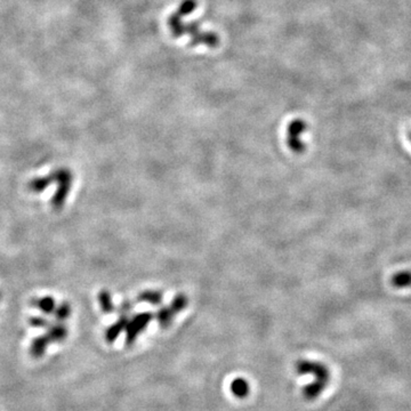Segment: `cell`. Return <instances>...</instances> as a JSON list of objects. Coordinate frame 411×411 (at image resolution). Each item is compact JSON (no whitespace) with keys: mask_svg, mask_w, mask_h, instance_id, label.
Here are the masks:
<instances>
[{"mask_svg":"<svg viewBox=\"0 0 411 411\" xmlns=\"http://www.w3.org/2000/svg\"><path fill=\"white\" fill-rule=\"evenodd\" d=\"M391 282L395 288H400V289L411 287V271L398 272L392 276Z\"/></svg>","mask_w":411,"mask_h":411,"instance_id":"obj_6","label":"cell"},{"mask_svg":"<svg viewBox=\"0 0 411 411\" xmlns=\"http://www.w3.org/2000/svg\"><path fill=\"white\" fill-rule=\"evenodd\" d=\"M34 302H36L34 305L39 307L42 312L46 314H51L55 311V302H54V299L52 297H44L37 299V301Z\"/></svg>","mask_w":411,"mask_h":411,"instance_id":"obj_10","label":"cell"},{"mask_svg":"<svg viewBox=\"0 0 411 411\" xmlns=\"http://www.w3.org/2000/svg\"><path fill=\"white\" fill-rule=\"evenodd\" d=\"M70 312H71V309H70V305L68 304V303H63L62 305L57 307L55 310V316L56 319L59 321H63L67 319L69 316H70Z\"/></svg>","mask_w":411,"mask_h":411,"instance_id":"obj_11","label":"cell"},{"mask_svg":"<svg viewBox=\"0 0 411 411\" xmlns=\"http://www.w3.org/2000/svg\"><path fill=\"white\" fill-rule=\"evenodd\" d=\"M297 370L301 375H313L314 382L305 387L304 395L309 400L318 398L326 389L330 380V372L325 364L313 361H302L297 364Z\"/></svg>","mask_w":411,"mask_h":411,"instance_id":"obj_2","label":"cell"},{"mask_svg":"<svg viewBox=\"0 0 411 411\" xmlns=\"http://www.w3.org/2000/svg\"><path fill=\"white\" fill-rule=\"evenodd\" d=\"M145 325H147V318L141 317V318L135 319V320H133L132 322H130V324H128L126 326V328H127V344H128V345L133 344V341L135 340L137 333L144 328Z\"/></svg>","mask_w":411,"mask_h":411,"instance_id":"obj_5","label":"cell"},{"mask_svg":"<svg viewBox=\"0 0 411 411\" xmlns=\"http://www.w3.org/2000/svg\"><path fill=\"white\" fill-rule=\"evenodd\" d=\"M46 335L49 337V339L52 340V343H55V341H62L65 339V337H67L68 335V329L64 325L57 324L55 326H52V327L48 329V331L46 332Z\"/></svg>","mask_w":411,"mask_h":411,"instance_id":"obj_7","label":"cell"},{"mask_svg":"<svg viewBox=\"0 0 411 411\" xmlns=\"http://www.w3.org/2000/svg\"><path fill=\"white\" fill-rule=\"evenodd\" d=\"M30 325L33 326V327H47L48 321L44 318H31L30 319Z\"/></svg>","mask_w":411,"mask_h":411,"instance_id":"obj_13","label":"cell"},{"mask_svg":"<svg viewBox=\"0 0 411 411\" xmlns=\"http://www.w3.org/2000/svg\"><path fill=\"white\" fill-rule=\"evenodd\" d=\"M99 301H101V306L105 313H109L112 311L113 306H112V303H111V298H110L109 294L105 293V291H103V293H101V295H99Z\"/></svg>","mask_w":411,"mask_h":411,"instance_id":"obj_12","label":"cell"},{"mask_svg":"<svg viewBox=\"0 0 411 411\" xmlns=\"http://www.w3.org/2000/svg\"><path fill=\"white\" fill-rule=\"evenodd\" d=\"M197 0H183L177 10L169 16L168 26L170 29L172 36L179 38L183 36H190L191 45H206L207 47L216 48L220 45L221 39L216 33L209 31H202L200 25L197 22H192L185 24L183 22V16L193 13L197 8Z\"/></svg>","mask_w":411,"mask_h":411,"instance_id":"obj_1","label":"cell"},{"mask_svg":"<svg viewBox=\"0 0 411 411\" xmlns=\"http://www.w3.org/2000/svg\"><path fill=\"white\" fill-rule=\"evenodd\" d=\"M127 326V320L125 318H122L119 320L116 325H113L112 327H110L107 329L106 331V340L109 341V343H112L117 339V337L119 333L121 332V330L124 329Z\"/></svg>","mask_w":411,"mask_h":411,"instance_id":"obj_9","label":"cell"},{"mask_svg":"<svg viewBox=\"0 0 411 411\" xmlns=\"http://www.w3.org/2000/svg\"><path fill=\"white\" fill-rule=\"evenodd\" d=\"M410 141H411V134H410Z\"/></svg>","mask_w":411,"mask_h":411,"instance_id":"obj_14","label":"cell"},{"mask_svg":"<svg viewBox=\"0 0 411 411\" xmlns=\"http://www.w3.org/2000/svg\"><path fill=\"white\" fill-rule=\"evenodd\" d=\"M53 183H57V191L52 199V205L55 209H61L65 203L71 187L72 174L68 169H59L52 172Z\"/></svg>","mask_w":411,"mask_h":411,"instance_id":"obj_3","label":"cell"},{"mask_svg":"<svg viewBox=\"0 0 411 411\" xmlns=\"http://www.w3.org/2000/svg\"><path fill=\"white\" fill-rule=\"evenodd\" d=\"M51 343H52V340L49 339V337L46 335V333L42 336L34 338L31 344V348H30V353H31V355L33 356V358H36V359L41 358V356L45 354L47 346Z\"/></svg>","mask_w":411,"mask_h":411,"instance_id":"obj_4","label":"cell"},{"mask_svg":"<svg viewBox=\"0 0 411 411\" xmlns=\"http://www.w3.org/2000/svg\"><path fill=\"white\" fill-rule=\"evenodd\" d=\"M231 390L236 397L245 398V397H247V394L249 392V385L245 379L238 378V379H234L232 382Z\"/></svg>","mask_w":411,"mask_h":411,"instance_id":"obj_8","label":"cell"}]
</instances>
